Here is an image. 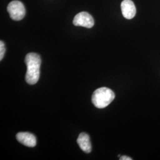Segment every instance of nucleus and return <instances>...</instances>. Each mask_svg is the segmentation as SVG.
<instances>
[{
  "mask_svg": "<svg viewBox=\"0 0 160 160\" xmlns=\"http://www.w3.org/2000/svg\"><path fill=\"white\" fill-rule=\"evenodd\" d=\"M20 143L28 147H34L36 145V138L33 134L29 132H19L16 135Z\"/></svg>",
  "mask_w": 160,
  "mask_h": 160,
  "instance_id": "obj_6",
  "label": "nucleus"
},
{
  "mask_svg": "<svg viewBox=\"0 0 160 160\" xmlns=\"http://www.w3.org/2000/svg\"><path fill=\"white\" fill-rule=\"evenodd\" d=\"M115 97L113 92L107 87L99 88L92 95V103L98 109H103L112 103Z\"/></svg>",
  "mask_w": 160,
  "mask_h": 160,
  "instance_id": "obj_2",
  "label": "nucleus"
},
{
  "mask_svg": "<svg viewBox=\"0 0 160 160\" xmlns=\"http://www.w3.org/2000/svg\"><path fill=\"white\" fill-rule=\"evenodd\" d=\"M5 52H6L5 44L2 40H1L0 42V60L1 61L3 59Z\"/></svg>",
  "mask_w": 160,
  "mask_h": 160,
  "instance_id": "obj_8",
  "label": "nucleus"
},
{
  "mask_svg": "<svg viewBox=\"0 0 160 160\" xmlns=\"http://www.w3.org/2000/svg\"><path fill=\"white\" fill-rule=\"evenodd\" d=\"M121 10L123 17L130 20L135 16L137 10L132 0H123L121 3Z\"/></svg>",
  "mask_w": 160,
  "mask_h": 160,
  "instance_id": "obj_5",
  "label": "nucleus"
},
{
  "mask_svg": "<svg viewBox=\"0 0 160 160\" xmlns=\"http://www.w3.org/2000/svg\"><path fill=\"white\" fill-rule=\"evenodd\" d=\"M7 12L11 18L15 21L22 20L26 15V9L23 3L17 0L9 3L7 6Z\"/></svg>",
  "mask_w": 160,
  "mask_h": 160,
  "instance_id": "obj_3",
  "label": "nucleus"
},
{
  "mask_svg": "<svg viewBox=\"0 0 160 160\" xmlns=\"http://www.w3.org/2000/svg\"><path fill=\"white\" fill-rule=\"evenodd\" d=\"M77 143L80 148L86 153L91 152L92 150V143L90 137L86 133H81L77 139Z\"/></svg>",
  "mask_w": 160,
  "mask_h": 160,
  "instance_id": "obj_7",
  "label": "nucleus"
},
{
  "mask_svg": "<svg viewBox=\"0 0 160 160\" xmlns=\"http://www.w3.org/2000/svg\"><path fill=\"white\" fill-rule=\"evenodd\" d=\"M73 24L75 26H82L90 29L93 27L94 21L89 13L87 12H81L75 16Z\"/></svg>",
  "mask_w": 160,
  "mask_h": 160,
  "instance_id": "obj_4",
  "label": "nucleus"
},
{
  "mask_svg": "<svg viewBox=\"0 0 160 160\" xmlns=\"http://www.w3.org/2000/svg\"><path fill=\"white\" fill-rule=\"evenodd\" d=\"M120 160H132V158L131 157H127V156H122L120 158Z\"/></svg>",
  "mask_w": 160,
  "mask_h": 160,
  "instance_id": "obj_9",
  "label": "nucleus"
},
{
  "mask_svg": "<svg viewBox=\"0 0 160 160\" xmlns=\"http://www.w3.org/2000/svg\"><path fill=\"white\" fill-rule=\"evenodd\" d=\"M25 63L27 65L26 81L30 85L38 82L40 77L41 58L37 53H29L25 58Z\"/></svg>",
  "mask_w": 160,
  "mask_h": 160,
  "instance_id": "obj_1",
  "label": "nucleus"
}]
</instances>
